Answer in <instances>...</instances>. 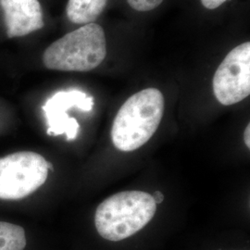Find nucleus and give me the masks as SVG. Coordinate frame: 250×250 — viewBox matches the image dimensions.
<instances>
[{"mask_svg":"<svg viewBox=\"0 0 250 250\" xmlns=\"http://www.w3.org/2000/svg\"><path fill=\"white\" fill-rule=\"evenodd\" d=\"M53 170L40 154L20 151L0 158V198L18 200L41 188Z\"/></svg>","mask_w":250,"mask_h":250,"instance_id":"nucleus-4","label":"nucleus"},{"mask_svg":"<svg viewBox=\"0 0 250 250\" xmlns=\"http://www.w3.org/2000/svg\"><path fill=\"white\" fill-rule=\"evenodd\" d=\"M94 107V99L80 90L60 91L47 99L43 110L47 122L48 135L65 134L67 140L76 139L80 125L77 120L68 115V110L76 107L89 112Z\"/></svg>","mask_w":250,"mask_h":250,"instance_id":"nucleus-6","label":"nucleus"},{"mask_svg":"<svg viewBox=\"0 0 250 250\" xmlns=\"http://www.w3.org/2000/svg\"><path fill=\"white\" fill-rule=\"evenodd\" d=\"M152 197L154 198V200H155L156 204H161V203H162L163 199H164V196H163V194H162L161 192H160V191L155 192V193H154V195H152Z\"/></svg>","mask_w":250,"mask_h":250,"instance_id":"nucleus-13","label":"nucleus"},{"mask_svg":"<svg viewBox=\"0 0 250 250\" xmlns=\"http://www.w3.org/2000/svg\"><path fill=\"white\" fill-rule=\"evenodd\" d=\"M108 0H69L67 16L76 24L93 23L106 8Z\"/></svg>","mask_w":250,"mask_h":250,"instance_id":"nucleus-8","label":"nucleus"},{"mask_svg":"<svg viewBox=\"0 0 250 250\" xmlns=\"http://www.w3.org/2000/svg\"><path fill=\"white\" fill-rule=\"evenodd\" d=\"M227 0H201L202 5L208 9H215L222 6Z\"/></svg>","mask_w":250,"mask_h":250,"instance_id":"nucleus-11","label":"nucleus"},{"mask_svg":"<svg viewBox=\"0 0 250 250\" xmlns=\"http://www.w3.org/2000/svg\"><path fill=\"white\" fill-rule=\"evenodd\" d=\"M103 28L88 23L65 35L43 54L46 69L62 72H89L102 63L107 55Z\"/></svg>","mask_w":250,"mask_h":250,"instance_id":"nucleus-3","label":"nucleus"},{"mask_svg":"<svg viewBox=\"0 0 250 250\" xmlns=\"http://www.w3.org/2000/svg\"><path fill=\"white\" fill-rule=\"evenodd\" d=\"M244 140L246 146L250 148V125H248L246 130H245V134H244Z\"/></svg>","mask_w":250,"mask_h":250,"instance_id":"nucleus-12","label":"nucleus"},{"mask_svg":"<svg viewBox=\"0 0 250 250\" xmlns=\"http://www.w3.org/2000/svg\"><path fill=\"white\" fill-rule=\"evenodd\" d=\"M9 38L24 36L45 25L38 0H0Z\"/></svg>","mask_w":250,"mask_h":250,"instance_id":"nucleus-7","label":"nucleus"},{"mask_svg":"<svg viewBox=\"0 0 250 250\" xmlns=\"http://www.w3.org/2000/svg\"><path fill=\"white\" fill-rule=\"evenodd\" d=\"M212 87L215 98L224 106L239 103L250 96V42L227 54L215 72Z\"/></svg>","mask_w":250,"mask_h":250,"instance_id":"nucleus-5","label":"nucleus"},{"mask_svg":"<svg viewBox=\"0 0 250 250\" xmlns=\"http://www.w3.org/2000/svg\"><path fill=\"white\" fill-rule=\"evenodd\" d=\"M164 97L157 88H146L130 97L119 109L111 128L118 150L134 151L147 143L161 125Z\"/></svg>","mask_w":250,"mask_h":250,"instance_id":"nucleus-1","label":"nucleus"},{"mask_svg":"<svg viewBox=\"0 0 250 250\" xmlns=\"http://www.w3.org/2000/svg\"><path fill=\"white\" fill-rule=\"evenodd\" d=\"M26 235L17 224L0 222V250H24Z\"/></svg>","mask_w":250,"mask_h":250,"instance_id":"nucleus-9","label":"nucleus"},{"mask_svg":"<svg viewBox=\"0 0 250 250\" xmlns=\"http://www.w3.org/2000/svg\"><path fill=\"white\" fill-rule=\"evenodd\" d=\"M163 0H127L132 9L137 11H150L158 8Z\"/></svg>","mask_w":250,"mask_h":250,"instance_id":"nucleus-10","label":"nucleus"},{"mask_svg":"<svg viewBox=\"0 0 250 250\" xmlns=\"http://www.w3.org/2000/svg\"><path fill=\"white\" fill-rule=\"evenodd\" d=\"M157 211L152 195L125 191L107 197L98 207L95 225L101 237L121 241L135 234L148 224Z\"/></svg>","mask_w":250,"mask_h":250,"instance_id":"nucleus-2","label":"nucleus"}]
</instances>
